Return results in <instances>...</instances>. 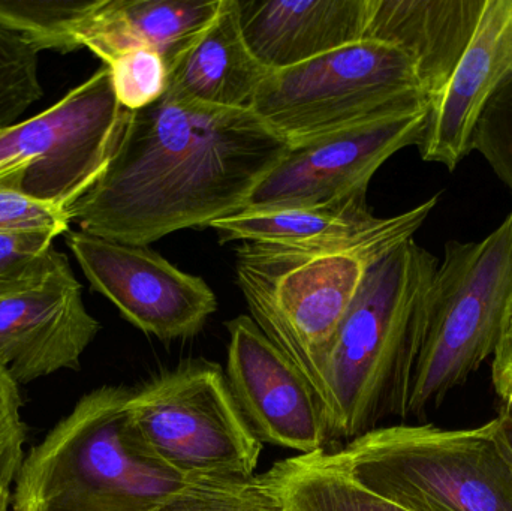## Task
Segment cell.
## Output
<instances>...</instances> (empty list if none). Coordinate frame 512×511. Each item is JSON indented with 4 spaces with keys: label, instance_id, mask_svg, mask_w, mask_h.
I'll use <instances>...</instances> for the list:
<instances>
[{
    "label": "cell",
    "instance_id": "30bf717a",
    "mask_svg": "<svg viewBox=\"0 0 512 511\" xmlns=\"http://www.w3.org/2000/svg\"><path fill=\"white\" fill-rule=\"evenodd\" d=\"M66 245L92 290L110 300L122 317L164 342L192 338L218 309L212 288L149 246L126 245L69 230Z\"/></svg>",
    "mask_w": 512,
    "mask_h": 511
},
{
    "label": "cell",
    "instance_id": "4fadbf2b",
    "mask_svg": "<svg viewBox=\"0 0 512 511\" xmlns=\"http://www.w3.org/2000/svg\"><path fill=\"white\" fill-rule=\"evenodd\" d=\"M99 330L65 255L44 284L0 300V368L17 384L77 369Z\"/></svg>",
    "mask_w": 512,
    "mask_h": 511
},
{
    "label": "cell",
    "instance_id": "3957f363",
    "mask_svg": "<svg viewBox=\"0 0 512 511\" xmlns=\"http://www.w3.org/2000/svg\"><path fill=\"white\" fill-rule=\"evenodd\" d=\"M378 218L357 233L297 243H242L237 285L252 320L313 390L316 368L373 263L415 233L438 204ZM315 393V392H313Z\"/></svg>",
    "mask_w": 512,
    "mask_h": 511
},
{
    "label": "cell",
    "instance_id": "7c38bea8",
    "mask_svg": "<svg viewBox=\"0 0 512 511\" xmlns=\"http://www.w3.org/2000/svg\"><path fill=\"white\" fill-rule=\"evenodd\" d=\"M225 326L230 335L225 375L259 441L298 455L324 452L331 441L324 411L301 372L249 315Z\"/></svg>",
    "mask_w": 512,
    "mask_h": 511
},
{
    "label": "cell",
    "instance_id": "4dcf8cb0",
    "mask_svg": "<svg viewBox=\"0 0 512 511\" xmlns=\"http://www.w3.org/2000/svg\"><path fill=\"white\" fill-rule=\"evenodd\" d=\"M11 504V486L0 483V511H8Z\"/></svg>",
    "mask_w": 512,
    "mask_h": 511
},
{
    "label": "cell",
    "instance_id": "2e32d148",
    "mask_svg": "<svg viewBox=\"0 0 512 511\" xmlns=\"http://www.w3.org/2000/svg\"><path fill=\"white\" fill-rule=\"evenodd\" d=\"M484 5L486 0H372L364 39L405 51L433 102L471 44Z\"/></svg>",
    "mask_w": 512,
    "mask_h": 511
},
{
    "label": "cell",
    "instance_id": "f546056e",
    "mask_svg": "<svg viewBox=\"0 0 512 511\" xmlns=\"http://www.w3.org/2000/svg\"><path fill=\"white\" fill-rule=\"evenodd\" d=\"M498 422V440L501 444L502 452L507 456L512 468V422L505 414L499 413L496 417Z\"/></svg>",
    "mask_w": 512,
    "mask_h": 511
},
{
    "label": "cell",
    "instance_id": "e0dca14e",
    "mask_svg": "<svg viewBox=\"0 0 512 511\" xmlns=\"http://www.w3.org/2000/svg\"><path fill=\"white\" fill-rule=\"evenodd\" d=\"M222 0H98L81 26V48L107 65L128 48H152L168 69L206 32Z\"/></svg>",
    "mask_w": 512,
    "mask_h": 511
},
{
    "label": "cell",
    "instance_id": "603a6c76",
    "mask_svg": "<svg viewBox=\"0 0 512 511\" xmlns=\"http://www.w3.org/2000/svg\"><path fill=\"white\" fill-rule=\"evenodd\" d=\"M50 231L0 233V300L39 287L65 255Z\"/></svg>",
    "mask_w": 512,
    "mask_h": 511
},
{
    "label": "cell",
    "instance_id": "d6986e66",
    "mask_svg": "<svg viewBox=\"0 0 512 511\" xmlns=\"http://www.w3.org/2000/svg\"><path fill=\"white\" fill-rule=\"evenodd\" d=\"M378 219L367 204V188L318 206L277 210H243L209 227L222 243H297L348 236Z\"/></svg>",
    "mask_w": 512,
    "mask_h": 511
},
{
    "label": "cell",
    "instance_id": "f1b7e54d",
    "mask_svg": "<svg viewBox=\"0 0 512 511\" xmlns=\"http://www.w3.org/2000/svg\"><path fill=\"white\" fill-rule=\"evenodd\" d=\"M492 380L502 408L512 407V300L493 353Z\"/></svg>",
    "mask_w": 512,
    "mask_h": 511
},
{
    "label": "cell",
    "instance_id": "6da1fadb",
    "mask_svg": "<svg viewBox=\"0 0 512 511\" xmlns=\"http://www.w3.org/2000/svg\"><path fill=\"white\" fill-rule=\"evenodd\" d=\"M288 150L252 110L165 93L129 111L107 168L69 215L84 233L149 246L243 212Z\"/></svg>",
    "mask_w": 512,
    "mask_h": 511
},
{
    "label": "cell",
    "instance_id": "d4e9b609",
    "mask_svg": "<svg viewBox=\"0 0 512 511\" xmlns=\"http://www.w3.org/2000/svg\"><path fill=\"white\" fill-rule=\"evenodd\" d=\"M114 93L128 111L143 110L167 93L170 69L158 51L138 45L107 63Z\"/></svg>",
    "mask_w": 512,
    "mask_h": 511
},
{
    "label": "cell",
    "instance_id": "5bb4252c",
    "mask_svg": "<svg viewBox=\"0 0 512 511\" xmlns=\"http://www.w3.org/2000/svg\"><path fill=\"white\" fill-rule=\"evenodd\" d=\"M512 77L511 0H486L483 14L459 65L430 105L418 141L421 158L450 171L474 152L478 123L490 99Z\"/></svg>",
    "mask_w": 512,
    "mask_h": 511
},
{
    "label": "cell",
    "instance_id": "44dd1931",
    "mask_svg": "<svg viewBox=\"0 0 512 511\" xmlns=\"http://www.w3.org/2000/svg\"><path fill=\"white\" fill-rule=\"evenodd\" d=\"M98 0H0V26L41 51L80 50L81 26Z\"/></svg>",
    "mask_w": 512,
    "mask_h": 511
},
{
    "label": "cell",
    "instance_id": "484cf974",
    "mask_svg": "<svg viewBox=\"0 0 512 511\" xmlns=\"http://www.w3.org/2000/svg\"><path fill=\"white\" fill-rule=\"evenodd\" d=\"M474 150L512 195V77L490 99L475 131Z\"/></svg>",
    "mask_w": 512,
    "mask_h": 511
},
{
    "label": "cell",
    "instance_id": "ffe728a7",
    "mask_svg": "<svg viewBox=\"0 0 512 511\" xmlns=\"http://www.w3.org/2000/svg\"><path fill=\"white\" fill-rule=\"evenodd\" d=\"M267 476L282 511H405L355 482L327 450L277 461Z\"/></svg>",
    "mask_w": 512,
    "mask_h": 511
},
{
    "label": "cell",
    "instance_id": "ba28073f",
    "mask_svg": "<svg viewBox=\"0 0 512 511\" xmlns=\"http://www.w3.org/2000/svg\"><path fill=\"white\" fill-rule=\"evenodd\" d=\"M414 60L375 39L273 71L252 111L289 146L358 123L430 107Z\"/></svg>",
    "mask_w": 512,
    "mask_h": 511
},
{
    "label": "cell",
    "instance_id": "9c48e42d",
    "mask_svg": "<svg viewBox=\"0 0 512 511\" xmlns=\"http://www.w3.org/2000/svg\"><path fill=\"white\" fill-rule=\"evenodd\" d=\"M128 113L102 66L47 110L0 131V188L69 212L107 168Z\"/></svg>",
    "mask_w": 512,
    "mask_h": 511
},
{
    "label": "cell",
    "instance_id": "9a60e30c",
    "mask_svg": "<svg viewBox=\"0 0 512 511\" xmlns=\"http://www.w3.org/2000/svg\"><path fill=\"white\" fill-rule=\"evenodd\" d=\"M249 48L282 71L364 39L372 0H237Z\"/></svg>",
    "mask_w": 512,
    "mask_h": 511
},
{
    "label": "cell",
    "instance_id": "277c9868",
    "mask_svg": "<svg viewBox=\"0 0 512 511\" xmlns=\"http://www.w3.org/2000/svg\"><path fill=\"white\" fill-rule=\"evenodd\" d=\"M132 390L87 393L23 459L14 511H144L185 480L147 458L126 426Z\"/></svg>",
    "mask_w": 512,
    "mask_h": 511
},
{
    "label": "cell",
    "instance_id": "cb8c5ba5",
    "mask_svg": "<svg viewBox=\"0 0 512 511\" xmlns=\"http://www.w3.org/2000/svg\"><path fill=\"white\" fill-rule=\"evenodd\" d=\"M41 96L39 51L0 26V131L18 123Z\"/></svg>",
    "mask_w": 512,
    "mask_h": 511
},
{
    "label": "cell",
    "instance_id": "5b68a950",
    "mask_svg": "<svg viewBox=\"0 0 512 511\" xmlns=\"http://www.w3.org/2000/svg\"><path fill=\"white\" fill-rule=\"evenodd\" d=\"M333 453L355 482L405 511H512L496 419L459 431L378 426Z\"/></svg>",
    "mask_w": 512,
    "mask_h": 511
},
{
    "label": "cell",
    "instance_id": "ac0fdd59",
    "mask_svg": "<svg viewBox=\"0 0 512 511\" xmlns=\"http://www.w3.org/2000/svg\"><path fill=\"white\" fill-rule=\"evenodd\" d=\"M268 74L243 36L239 2L222 0L213 23L171 68L167 93L207 107L252 110Z\"/></svg>",
    "mask_w": 512,
    "mask_h": 511
},
{
    "label": "cell",
    "instance_id": "52a82bcc",
    "mask_svg": "<svg viewBox=\"0 0 512 511\" xmlns=\"http://www.w3.org/2000/svg\"><path fill=\"white\" fill-rule=\"evenodd\" d=\"M126 426L141 452L185 482L255 476L262 443L224 369L188 360L132 390Z\"/></svg>",
    "mask_w": 512,
    "mask_h": 511
},
{
    "label": "cell",
    "instance_id": "1f68e13d",
    "mask_svg": "<svg viewBox=\"0 0 512 511\" xmlns=\"http://www.w3.org/2000/svg\"><path fill=\"white\" fill-rule=\"evenodd\" d=\"M501 413L505 414V416H507L508 419H510L512 422V407L511 408H502Z\"/></svg>",
    "mask_w": 512,
    "mask_h": 511
},
{
    "label": "cell",
    "instance_id": "4316f807",
    "mask_svg": "<svg viewBox=\"0 0 512 511\" xmlns=\"http://www.w3.org/2000/svg\"><path fill=\"white\" fill-rule=\"evenodd\" d=\"M71 224L68 210L0 188V233L50 231L60 236L71 230Z\"/></svg>",
    "mask_w": 512,
    "mask_h": 511
},
{
    "label": "cell",
    "instance_id": "8992f818",
    "mask_svg": "<svg viewBox=\"0 0 512 511\" xmlns=\"http://www.w3.org/2000/svg\"><path fill=\"white\" fill-rule=\"evenodd\" d=\"M512 300V210L480 242L450 240L427 300L406 417H423L493 356Z\"/></svg>",
    "mask_w": 512,
    "mask_h": 511
},
{
    "label": "cell",
    "instance_id": "7a4b0ae2",
    "mask_svg": "<svg viewBox=\"0 0 512 511\" xmlns=\"http://www.w3.org/2000/svg\"><path fill=\"white\" fill-rule=\"evenodd\" d=\"M438 266L435 255L409 239L367 270L316 368L313 392L330 440H354L388 416L406 419Z\"/></svg>",
    "mask_w": 512,
    "mask_h": 511
},
{
    "label": "cell",
    "instance_id": "83f0119b",
    "mask_svg": "<svg viewBox=\"0 0 512 511\" xmlns=\"http://www.w3.org/2000/svg\"><path fill=\"white\" fill-rule=\"evenodd\" d=\"M26 431L18 384L0 368V483L11 486L23 464Z\"/></svg>",
    "mask_w": 512,
    "mask_h": 511
},
{
    "label": "cell",
    "instance_id": "8fae6325",
    "mask_svg": "<svg viewBox=\"0 0 512 511\" xmlns=\"http://www.w3.org/2000/svg\"><path fill=\"white\" fill-rule=\"evenodd\" d=\"M430 107L379 117L289 146L262 179L245 210L318 206L369 188L394 153L417 146Z\"/></svg>",
    "mask_w": 512,
    "mask_h": 511
},
{
    "label": "cell",
    "instance_id": "7402d4cb",
    "mask_svg": "<svg viewBox=\"0 0 512 511\" xmlns=\"http://www.w3.org/2000/svg\"><path fill=\"white\" fill-rule=\"evenodd\" d=\"M144 511H282L267 473L249 479H201Z\"/></svg>",
    "mask_w": 512,
    "mask_h": 511
},
{
    "label": "cell",
    "instance_id": "d6a6232c",
    "mask_svg": "<svg viewBox=\"0 0 512 511\" xmlns=\"http://www.w3.org/2000/svg\"><path fill=\"white\" fill-rule=\"evenodd\" d=\"M511 8H512V0H511Z\"/></svg>",
    "mask_w": 512,
    "mask_h": 511
}]
</instances>
